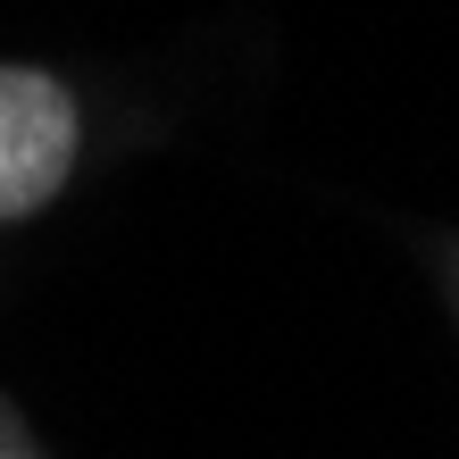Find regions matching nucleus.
Wrapping results in <instances>:
<instances>
[{
	"label": "nucleus",
	"mask_w": 459,
	"mask_h": 459,
	"mask_svg": "<svg viewBox=\"0 0 459 459\" xmlns=\"http://www.w3.org/2000/svg\"><path fill=\"white\" fill-rule=\"evenodd\" d=\"M75 92L42 67H0V226L34 218L59 201V184L75 176Z\"/></svg>",
	"instance_id": "nucleus-1"
}]
</instances>
